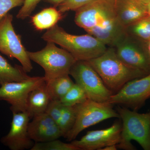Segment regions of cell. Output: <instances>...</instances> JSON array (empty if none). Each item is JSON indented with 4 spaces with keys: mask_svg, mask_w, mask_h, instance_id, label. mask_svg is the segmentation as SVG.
Masks as SVG:
<instances>
[{
    "mask_svg": "<svg viewBox=\"0 0 150 150\" xmlns=\"http://www.w3.org/2000/svg\"><path fill=\"white\" fill-rule=\"evenodd\" d=\"M88 99V98L83 89L75 83L60 101L64 106H73L83 103Z\"/></svg>",
    "mask_w": 150,
    "mask_h": 150,
    "instance_id": "obj_22",
    "label": "cell"
},
{
    "mask_svg": "<svg viewBox=\"0 0 150 150\" xmlns=\"http://www.w3.org/2000/svg\"><path fill=\"white\" fill-rule=\"evenodd\" d=\"M69 75L75 80V83L83 89L89 99L107 102L113 94L88 61H76L70 70Z\"/></svg>",
    "mask_w": 150,
    "mask_h": 150,
    "instance_id": "obj_7",
    "label": "cell"
},
{
    "mask_svg": "<svg viewBox=\"0 0 150 150\" xmlns=\"http://www.w3.org/2000/svg\"><path fill=\"white\" fill-rule=\"evenodd\" d=\"M69 75H64L46 82L51 100H60L74 84Z\"/></svg>",
    "mask_w": 150,
    "mask_h": 150,
    "instance_id": "obj_19",
    "label": "cell"
},
{
    "mask_svg": "<svg viewBox=\"0 0 150 150\" xmlns=\"http://www.w3.org/2000/svg\"><path fill=\"white\" fill-rule=\"evenodd\" d=\"M45 82L44 76L30 77L21 81L4 84L0 87V100L11 105L12 112H26L30 93Z\"/></svg>",
    "mask_w": 150,
    "mask_h": 150,
    "instance_id": "obj_10",
    "label": "cell"
},
{
    "mask_svg": "<svg viewBox=\"0 0 150 150\" xmlns=\"http://www.w3.org/2000/svg\"><path fill=\"white\" fill-rule=\"evenodd\" d=\"M94 0H65L58 6V9L62 13L69 11H76Z\"/></svg>",
    "mask_w": 150,
    "mask_h": 150,
    "instance_id": "obj_24",
    "label": "cell"
},
{
    "mask_svg": "<svg viewBox=\"0 0 150 150\" xmlns=\"http://www.w3.org/2000/svg\"><path fill=\"white\" fill-rule=\"evenodd\" d=\"M13 114L10 130L2 138L1 142L11 150L30 149L35 144L28 135L29 115L26 112H13Z\"/></svg>",
    "mask_w": 150,
    "mask_h": 150,
    "instance_id": "obj_13",
    "label": "cell"
},
{
    "mask_svg": "<svg viewBox=\"0 0 150 150\" xmlns=\"http://www.w3.org/2000/svg\"><path fill=\"white\" fill-rule=\"evenodd\" d=\"M63 14L54 6L45 8L31 17V23L38 30L49 29L63 18Z\"/></svg>",
    "mask_w": 150,
    "mask_h": 150,
    "instance_id": "obj_17",
    "label": "cell"
},
{
    "mask_svg": "<svg viewBox=\"0 0 150 150\" xmlns=\"http://www.w3.org/2000/svg\"><path fill=\"white\" fill-rule=\"evenodd\" d=\"M117 149L118 147H117V145L113 144L106 146L100 150H116Z\"/></svg>",
    "mask_w": 150,
    "mask_h": 150,
    "instance_id": "obj_29",
    "label": "cell"
},
{
    "mask_svg": "<svg viewBox=\"0 0 150 150\" xmlns=\"http://www.w3.org/2000/svg\"><path fill=\"white\" fill-rule=\"evenodd\" d=\"M41 38L47 42L58 44L71 54L76 61L95 59L107 49L104 43L90 34H70L57 24L48 29Z\"/></svg>",
    "mask_w": 150,
    "mask_h": 150,
    "instance_id": "obj_2",
    "label": "cell"
},
{
    "mask_svg": "<svg viewBox=\"0 0 150 150\" xmlns=\"http://www.w3.org/2000/svg\"><path fill=\"white\" fill-rule=\"evenodd\" d=\"M55 44L47 42L46 46L40 51H27L30 60L44 69L46 82L64 75H69L70 70L76 62L68 51L58 48Z\"/></svg>",
    "mask_w": 150,
    "mask_h": 150,
    "instance_id": "obj_5",
    "label": "cell"
},
{
    "mask_svg": "<svg viewBox=\"0 0 150 150\" xmlns=\"http://www.w3.org/2000/svg\"><path fill=\"white\" fill-rule=\"evenodd\" d=\"M145 47L150 61V40L145 43Z\"/></svg>",
    "mask_w": 150,
    "mask_h": 150,
    "instance_id": "obj_30",
    "label": "cell"
},
{
    "mask_svg": "<svg viewBox=\"0 0 150 150\" xmlns=\"http://www.w3.org/2000/svg\"><path fill=\"white\" fill-rule=\"evenodd\" d=\"M76 118L74 125L65 138L68 142L74 140L85 129L106 119L120 118L119 114L108 102H98L90 99L76 105Z\"/></svg>",
    "mask_w": 150,
    "mask_h": 150,
    "instance_id": "obj_6",
    "label": "cell"
},
{
    "mask_svg": "<svg viewBox=\"0 0 150 150\" xmlns=\"http://www.w3.org/2000/svg\"><path fill=\"white\" fill-rule=\"evenodd\" d=\"M25 0H0V21L12 9L22 6Z\"/></svg>",
    "mask_w": 150,
    "mask_h": 150,
    "instance_id": "obj_27",
    "label": "cell"
},
{
    "mask_svg": "<svg viewBox=\"0 0 150 150\" xmlns=\"http://www.w3.org/2000/svg\"><path fill=\"white\" fill-rule=\"evenodd\" d=\"M12 15L8 13L0 21V52L10 58L17 59L26 73L33 69L27 51L22 43L21 38L14 29Z\"/></svg>",
    "mask_w": 150,
    "mask_h": 150,
    "instance_id": "obj_8",
    "label": "cell"
},
{
    "mask_svg": "<svg viewBox=\"0 0 150 150\" xmlns=\"http://www.w3.org/2000/svg\"><path fill=\"white\" fill-rule=\"evenodd\" d=\"M33 118L28 128V135L33 141L36 143L45 142L62 137L58 124L46 112Z\"/></svg>",
    "mask_w": 150,
    "mask_h": 150,
    "instance_id": "obj_14",
    "label": "cell"
},
{
    "mask_svg": "<svg viewBox=\"0 0 150 150\" xmlns=\"http://www.w3.org/2000/svg\"><path fill=\"white\" fill-rule=\"evenodd\" d=\"M122 124L116 121L106 129L89 131L80 139L71 142L79 150H100L108 145L118 144Z\"/></svg>",
    "mask_w": 150,
    "mask_h": 150,
    "instance_id": "obj_12",
    "label": "cell"
},
{
    "mask_svg": "<svg viewBox=\"0 0 150 150\" xmlns=\"http://www.w3.org/2000/svg\"><path fill=\"white\" fill-rule=\"evenodd\" d=\"M116 11L118 20L125 28L149 15L147 4L141 0H116Z\"/></svg>",
    "mask_w": 150,
    "mask_h": 150,
    "instance_id": "obj_15",
    "label": "cell"
},
{
    "mask_svg": "<svg viewBox=\"0 0 150 150\" xmlns=\"http://www.w3.org/2000/svg\"><path fill=\"white\" fill-rule=\"evenodd\" d=\"M76 108L63 105L62 114L58 122L62 137H65L74 126L76 118Z\"/></svg>",
    "mask_w": 150,
    "mask_h": 150,
    "instance_id": "obj_21",
    "label": "cell"
},
{
    "mask_svg": "<svg viewBox=\"0 0 150 150\" xmlns=\"http://www.w3.org/2000/svg\"><path fill=\"white\" fill-rule=\"evenodd\" d=\"M126 33L142 42L150 40V16L143 18L126 28Z\"/></svg>",
    "mask_w": 150,
    "mask_h": 150,
    "instance_id": "obj_20",
    "label": "cell"
},
{
    "mask_svg": "<svg viewBox=\"0 0 150 150\" xmlns=\"http://www.w3.org/2000/svg\"><path fill=\"white\" fill-rule=\"evenodd\" d=\"M30 150H79L71 143H64L57 139L45 142H38Z\"/></svg>",
    "mask_w": 150,
    "mask_h": 150,
    "instance_id": "obj_23",
    "label": "cell"
},
{
    "mask_svg": "<svg viewBox=\"0 0 150 150\" xmlns=\"http://www.w3.org/2000/svg\"><path fill=\"white\" fill-rule=\"evenodd\" d=\"M42 0H25L21 8L16 16L17 18L23 20L27 18Z\"/></svg>",
    "mask_w": 150,
    "mask_h": 150,
    "instance_id": "obj_25",
    "label": "cell"
},
{
    "mask_svg": "<svg viewBox=\"0 0 150 150\" xmlns=\"http://www.w3.org/2000/svg\"><path fill=\"white\" fill-rule=\"evenodd\" d=\"M75 12L76 24L108 47L126 34L117 16L116 0H94Z\"/></svg>",
    "mask_w": 150,
    "mask_h": 150,
    "instance_id": "obj_1",
    "label": "cell"
},
{
    "mask_svg": "<svg viewBox=\"0 0 150 150\" xmlns=\"http://www.w3.org/2000/svg\"><path fill=\"white\" fill-rule=\"evenodd\" d=\"M22 67L12 66L0 55V86L7 83L19 82L29 79Z\"/></svg>",
    "mask_w": 150,
    "mask_h": 150,
    "instance_id": "obj_18",
    "label": "cell"
},
{
    "mask_svg": "<svg viewBox=\"0 0 150 150\" xmlns=\"http://www.w3.org/2000/svg\"><path fill=\"white\" fill-rule=\"evenodd\" d=\"M63 107V105L60 100H51L45 112L58 124L62 114Z\"/></svg>",
    "mask_w": 150,
    "mask_h": 150,
    "instance_id": "obj_26",
    "label": "cell"
},
{
    "mask_svg": "<svg viewBox=\"0 0 150 150\" xmlns=\"http://www.w3.org/2000/svg\"><path fill=\"white\" fill-rule=\"evenodd\" d=\"M113 47L118 58L126 64L150 73V61L144 42L126 33Z\"/></svg>",
    "mask_w": 150,
    "mask_h": 150,
    "instance_id": "obj_11",
    "label": "cell"
},
{
    "mask_svg": "<svg viewBox=\"0 0 150 150\" xmlns=\"http://www.w3.org/2000/svg\"><path fill=\"white\" fill-rule=\"evenodd\" d=\"M65 0H44L45 2L51 4L55 7H58V6Z\"/></svg>",
    "mask_w": 150,
    "mask_h": 150,
    "instance_id": "obj_28",
    "label": "cell"
},
{
    "mask_svg": "<svg viewBox=\"0 0 150 150\" xmlns=\"http://www.w3.org/2000/svg\"><path fill=\"white\" fill-rule=\"evenodd\" d=\"M150 98V73L142 77L129 81L107 102L122 105L137 110L144 105Z\"/></svg>",
    "mask_w": 150,
    "mask_h": 150,
    "instance_id": "obj_9",
    "label": "cell"
},
{
    "mask_svg": "<svg viewBox=\"0 0 150 150\" xmlns=\"http://www.w3.org/2000/svg\"><path fill=\"white\" fill-rule=\"evenodd\" d=\"M147 8L148 13H149V14L150 16V1L147 4Z\"/></svg>",
    "mask_w": 150,
    "mask_h": 150,
    "instance_id": "obj_31",
    "label": "cell"
},
{
    "mask_svg": "<svg viewBox=\"0 0 150 150\" xmlns=\"http://www.w3.org/2000/svg\"><path fill=\"white\" fill-rule=\"evenodd\" d=\"M122 121V130L118 149L136 150L132 140L138 142L145 150H150V112L139 113L126 107L118 106L117 109Z\"/></svg>",
    "mask_w": 150,
    "mask_h": 150,
    "instance_id": "obj_4",
    "label": "cell"
},
{
    "mask_svg": "<svg viewBox=\"0 0 150 150\" xmlns=\"http://www.w3.org/2000/svg\"><path fill=\"white\" fill-rule=\"evenodd\" d=\"M142 1H143V2L146 3V4H147L150 1V0H141Z\"/></svg>",
    "mask_w": 150,
    "mask_h": 150,
    "instance_id": "obj_32",
    "label": "cell"
},
{
    "mask_svg": "<svg viewBox=\"0 0 150 150\" xmlns=\"http://www.w3.org/2000/svg\"><path fill=\"white\" fill-rule=\"evenodd\" d=\"M88 62L108 88L115 93L129 81L148 74L123 63L117 56L114 47H108L102 55Z\"/></svg>",
    "mask_w": 150,
    "mask_h": 150,
    "instance_id": "obj_3",
    "label": "cell"
},
{
    "mask_svg": "<svg viewBox=\"0 0 150 150\" xmlns=\"http://www.w3.org/2000/svg\"><path fill=\"white\" fill-rule=\"evenodd\" d=\"M51 101L46 82L31 91L28 98L26 111L30 119L45 112Z\"/></svg>",
    "mask_w": 150,
    "mask_h": 150,
    "instance_id": "obj_16",
    "label": "cell"
}]
</instances>
